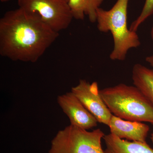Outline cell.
<instances>
[{
  "instance_id": "cell-14",
  "label": "cell",
  "mask_w": 153,
  "mask_h": 153,
  "mask_svg": "<svg viewBox=\"0 0 153 153\" xmlns=\"http://www.w3.org/2000/svg\"><path fill=\"white\" fill-rule=\"evenodd\" d=\"M151 36L152 40V41H153V22L152 26V29H151Z\"/></svg>"
},
{
  "instance_id": "cell-7",
  "label": "cell",
  "mask_w": 153,
  "mask_h": 153,
  "mask_svg": "<svg viewBox=\"0 0 153 153\" xmlns=\"http://www.w3.org/2000/svg\"><path fill=\"white\" fill-rule=\"evenodd\" d=\"M57 101L71 125L86 130L97 126L98 122L95 117L71 91L59 95Z\"/></svg>"
},
{
  "instance_id": "cell-13",
  "label": "cell",
  "mask_w": 153,
  "mask_h": 153,
  "mask_svg": "<svg viewBox=\"0 0 153 153\" xmlns=\"http://www.w3.org/2000/svg\"><path fill=\"white\" fill-rule=\"evenodd\" d=\"M146 60L153 68V54L146 57Z\"/></svg>"
},
{
  "instance_id": "cell-12",
  "label": "cell",
  "mask_w": 153,
  "mask_h": 153,
  "mask_svg": "<svg viewBox=\"0 0 153 153\" xmlns=\"http://www.w3.org/2000/svg\"><path fill=\"white\" fill-rule=\"evenodd\" d=\"M153 14V0H146L140 16L132 23L129 29L136 32L141 25Z\"/></svg>"
},
{
  "instance_id": "cell-15",
  "label": "cell",
  "mask_w": 153,
  "mask_h": 153,
  "mask_svg": "<svg viewBox=\"0 0 153 153\" xmlns=\"http://www.w3.org/2000/svg\"><path fill=\"white\" fill-rule=\"evenodd\" d=\"M151 140H152V141L153 143V131L152 133V134H151Z\"/></svg>"
},
{
  "instance_id": "cell-16",
  "label": "cell",
  "mask_w": 153,
  "mask_h": 153,
  "mask_svg": "<svg viewBox=\"0 0 153 153\" xmlns=\"http://www.w3.org/2000/svg\"><path fill=\"white\" fill-rule=\"evenodd\" d=\"M1 2H6L8 1H10V0H0Z\"/></svg>"
},
{
  "instance_id": "cell-1",
  "label": "cell",
  "mask_w": 153,
  "mask_h": 153,
  "mask_svg": "<svg viewBox=\"0 0 153 153\" xmlns=\"http://www.w3.org/2000/svg\"><path fill=\"white\" fill-rule=\"evenodd\" d=\"M59 36L37 13L21 7L7 11L0 19V55L35 63Z\"/></svg>"
},
{
  "instance_id": "cell-10",
  "label": "cell",
  "mask_w": 153,
  "mask_h": 153,
  "mask_svg": "<svg viewBox=\"0 0 153 153\" xmlns=\"http://www.w3.org/2000/svg\"><path fill=\"white\" fill-rule=\"evenodd\" d=\"M132 78L134 85L153 104V69L139 63L135 64L133 67Z\"/></svg>"
},
{
  "instance_id": "cell-3",
  "label": "cell",
  "mask_w": 153,
  "mask_h": 153,
  "mask_svg": "<svg viewBox=\"0 0 153 153\" xmlns=\"http://www.w3.org/2000/svg\"><path fill=\"white\" fill-rule=\"evenodd\" d=\"M129 0H117L108 10L99 8L97 11V29L102 33L112 34L114 48L110 55L113 60H125L130 49L141 45L136 32L131 31L127 25L128 7Z\"/></svg>"
},
{
  "instance_id": "cell-2",
  "label": "cell",
  "mask_w": 153,
  "mask_h": 153,
  "mask_svg": "<svg viewBox=\"0 0 153 153\" xmlns=\"http://www.w3.org/2000/svg\"><path fill=\"white\" fill-rule=\"evenodd\" d=\"M111 113L131 121L153 124V104L136 86L120 83L100 90Z\"/></svg>"
},
{
  "instance_id": "cell-9",
  "label": "cell",
  "mask_w": 153,
  "mask_h": 153,
  "mask_svg": "<svg viewBox=\"0 0 153 153\" xmlns=\"http://www.w3.org/2000/svg\"><path fill=\"white\" fill-rule=\"evenodd\" d=\"M104 153H153V149L147 143L130 141L110 133L105 135Z\"/></svg>"
},
{
  "instance_id": "cell-17",
  "label": "cell",
  "mask_w": 153,
  "mask_h": 153,
  "mask_svg": "<svg viewBox=\"0 0 153 153\" xmlns=\"http://www.w3.org/2000/svg\"><path fill=\"white\" fill-rule=\"evenodd\" d=\"M64 1H66L68 3V1H69V0H64Z\"/></svg>"
},
{
  "instance_id": "cell-6",
  "label": "cell",
  "mask_w": 153,
  "mask_h": 153,
  "mask_svg": "<svg viewBox=\"0 0 153 153\" xmlns=\"http://www.w3.org/2000/svg\"><path fill=\"white\" fill-rule=\"evenodd\" d=\"M71 91L98 123L108 126L113 114L102 98L97 82L90 83L85 79H80Z\"/></svg>"
},
{
  "instance_id": "cell-4",
  "label": "cell",
  "mask_w": 153,
  "mask_h": 153,
  "mask_svg": "<svg viewBox=\"0 0 153 153\" xmlns=\"http://www.w3.org/2000/svg\"><path fill=\"white\" fill-rule=\"evenodd\" d=\"M105 135L100 128L89 131L70 125L57 132L49 153H104L101 141Z\"/></svg>"
},
{
  "instance_id": "cell-11",
  "label": "cell",
  "mask_w": 153,
  "mask_h": 153,
  "mask_svg": "<svg viewBox=\"0 0 153 153\" xmlns=\"http://www.w3.org/2000/svg\"><path fill=\"white\" fill-rule=\"evenodd\" d=\"M104 0H69L68 4L74 19L82 20L88 16L92 23L96 22L97 11Z\"/></svg>"
},
{
  "instance_id": "cell-5",
  "label": "cell",
  "mask_w": 153,
  "mask_h": 153,
  "mask_svg": "<svg viewBox=\"0 0 153 153\" xmlns=\"http://www.w3.org/2000/svg\"><path fill=\"white\" fill-rule=\"evenodd\" d=\"M18 5L39 14L44 23L58 33L67 29L74 19L68 3L64 0H18Z\"/></svg>"
},
{
  "instance_id": "cell-8",
  "label": "cell",
  "mask_w": 153,
  "mask_h": 153,
  "mask_svg": "<svg viewBox=\"0 0 153 153\" xmlns=\"http://www.w3.org/2000/svg\"><path fill=\"white\" fill-rule=\"evenodd\" d=\"M111 133L120 138L131 141L146 143L149 127L140 122L125 120L112 115L110 121Z\"/></svg>"
}]
</instances>
